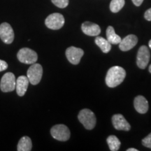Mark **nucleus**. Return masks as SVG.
Wrapping results in <instances>:
<instances>
[{
    "instance_id": "obj_1",
    "label": "nucleus",
    "mask_w": 151,
    "mask_h": 151,
    "mask_svg": "<svg viewBox=\"0 0 151 151\" xmlns=\"http://www.w3.org/2000/svg\"><path fill=\"white\" fill-rule=\"evenodd\" d=\"M126 71L123 68L119 66H114L110 68L106 76V83L109 88H116L124 80Z\"/></svg>"
},
{
    "instance_id": "obj_2",
    "label": "nucleus",
    "mask_w": 151,
    "mask_h": 151,
    "mask_svg": "<svg viewBox=\"0 0 151 151\" xmlns=\"http://www.w3.org/2000/svg\"><path fill=\"white\" fill-rule=\"evenodd\" d=\"M78 118L87 129H92L95 127L97 119L94 113L90 109H85L81 110L78 113Z\"/></svg>"
},
{
    "instance_id": "obj_3",
    "label": "nucleus",
    "mask_w": 151,
    "mask_h": 151,
    "mask_svg": "<svg viewBox=\"0 0 151 151\" xmlns=\"http://www.w3.org/2000/svg\"><path fill=\"white\" fill-rule=\"evenodd\" d=\"M43 68L39 64L34 63L30 66L27 72V77L31 84L37 85L39 83L42 78Z\"/></svg>"
},
{
    "instance_id": "obj_4",
    "label": "nucleus",
    "mask_w": 151,
    "mask_h": 151,
    "mask_svg": "<svg viewBox=\"0 0 151 151\" xmlns=\"http://www.w3.org/2000/svg\"><path fill=\"white\" fill-rule=\"evenodd\" d=\"M19 61L27 65H32L37 61L38 55L35 50L28 48H22L17 54Z\"/></svg>"
},
{
    "instance_id": "obj_5",
    "label": "nucleus",
    "mask_w": 151,
    "mask_h": 151,
    "mask_svg": "<svg viewBox=\"0 0 151 151\" xmlns=\"http://www.w3.org/2000/svg\"><path fill=\"white\" fill-rule=\"evenodd\" d=\"M50 134L55 139L60 141H68L70 138V131L65 124H56L50 129Z\"/></svg>"
},
{
    "instance_id": "obj_6",
    "label": "nucleus",
    "mask_w": 151,
    "mask_h": 151,
    "mask_svg": "<svg viewBox=\"0 0 151 151\" xmlns=\"http://www.w3.org/2000/svg\"><path fill=\"white\" fill-rule=\"evenodd\" d=\"M45 24L46 27L50 29H60L65 24V18L62 14L54 13L47 17L45 20Z\"/></svg>"
},
{
    "instance_id": "obj_7",
    "label": "nucleus",
    "mask_w": 151,
    "mask_h": 151,
    "mask_svg": "<svg viewBox=\"0 0 151 151\" xmlns=\"http://www.w3.org/2000/svg\"><path fill=\"white\" fill-rule=\"evenodd\" d=\"M16 79L15 75L11 72H7L3 76L0 83V88L4 92L14 91L16 89Z\"/></svg>"
},
{
    "instance_id": "obj_8",
    "label": "nucleus",
    "mask_w": 151,
    "mask_h": 151,
    "mask_svg": "<svg viewBox=\"0 0 151 151\" xmlns=\"http://www.w3.org/2000/svg\"><path fill=\"white\" fill-rule=\"evenodd\" d=\"M150 54L148 48L146 46H142L139 48L138 50L137 57V66L141 69H146L148 62L150 61Z\"/></svg>"
},
{
    "instance_id": "obj_9",
    "label": "nucleus",
    "mask_w": 151,
    "mask_h": 151,
    "mask_svg": "<svg viewBox=\"0 0 151 151\" xmlns=\"http://www.w3.org/2000/svg\"><path fill=\"white\" fill-rule=\"evenodd\" d=\"M0 38L6 44H10L14 40V29L7 22H3L0 24Z\"/></svg>"
},
{
    "instance_id": "obj_10",
    "label": "nucleus",
    "mask_w": 151,
    "mask_h": 151,
    "mask_svg": "<svg viewBox=\"0 0 151 151\" xmlns=\"http://www.w3.org/2000/svg\"><path fill=\"white\" fill-rule=\"evenodd\" d=\"M83 54V50L74 46L69 47L66 50V57L67 60L70 63L74 65H78L80 62Z\"/></svg>"
},
{
    "instance_id": "obj_11",
    "label": "nucleus",
    "mask_w": 151,
    "mask_h": 151,
    "mask_svg": "<svg viewBox=\"0 0 151 151\" xmlns=\"http://www.w3.org/2000/svg\"><path fill=\"white\" fill-rule=\"evenodd\" d=\"M112 123L113 127L118 130L128 132L131 129V126L124 116L121 114H116L112 117Z\"/></svg>"
},
{
    "instance_id": "obj_12",
    "label": "nucleus",
    "mask_w": 151,
    "mask_h": 151,
    "mask_svg": "<svg viewBox=\"0 0 151 151\" xmlns=\"http://www.w3.org/2000/svg\"><path fill=\"white\" fill-rule=\"evenodd\" d=\"M81 29L85 35L90 37H96L101 33V29L97 24L91 22H85L81 25Z\"/></svg>"
},
{
    "instance_id": "obj_13",
    "label": "nucleus",
    "mask_w": 151,
    "mask_h": 151,
    "mask_svg": "<svg viewBox=\"0 0 151 151\" xmlns=\"http://www.w3.org/2000/svg\"><path fill=\"white\" fill-rule=\"evenodd\" d=\"M138 39L135 35H130L124 37L119 43V48L122 51H128L137 44Z\"/></svg>"
},
{
    "instance_id": "obj_14",
    "label": "nucleus",
    "mask_w": 151,
    "mask_h": 151,
    "mask_svg": "<svg viewBox=\"0 0 151 151\" xmlns=\"http://www.w3.org/2000/svg\"><path fill=\"white\" fill-rule=\"evenodd\" d=\"M29 83V81L28 80L27 77L25 76H20L17 78L16 82V89L18 96L22 97L24 95L25 92H27Z\"/></svg>"
},
{
    "instance_id": "obj_15",
    "label": "nucleus",
    "mask_w": 151,
    "mask_h": 151,
    "mask_svg": "<svg viewBox=\"0 0 151 151\" xmlns=\"http://www.w3.org/2000/svg\"><path fill=\"white\" fill-rule=\"evenodd\" d=\"M134 106L136 111L141 114H144L148 111V102L143 96L136 97L134 101Z\"/></svg>"
},
{
    "instance_id": "obj_16",
    "label": "nucleus",
    "mask_w": 151,
    "mask_h": 151,
    "mask_svg": "<svg viewBox=\"0 0 151 151\" xmlns=\"http://www.w3.org/2000/svg\"><path fill=\"white\" fill-rule=\"evenodd\" d=\"M107 40L111 44H118L121 41V38L115 32V29L112 26H109L106 29Z\"/></svg>"
},
{
    "instance_id": "obj_17",
    "label": "nucleus",
    "mask_w": 151,
    "mask_h": 151,
    "mask_svg": "<svg viewBox=\"0 0 151 151\" xmlns=\"http://www.w3.org/2000/svg\"><path fill=\"white\" fill-rule=\"evenodd\" d=\"M32 148V143L29 137H23L19 141L17 150L18 151H30Z\"/></svg>"
},
{
    "instance_id": "obj_18",
    "label": "nucleus",
    "mask_w": 151,
    "mask_h": 151,
    "mask_svg": "<svg viewBox=\"0 0 151 151\" xmlns=\"http://www.w3.org/2000/svg\"><path fill=\"white\" fill-rule=\"evenodd\" d=\"M95 43L99 47L101 51L104 53H108L111 49V44L107 39L101 37H97L95 39Z\"/></svg>"
},
{
    "instance_id": "obj_19",
    "label": "nucleus",
    "mask_w": 151,
    "mask_h": 151,
    "mask_svg": "<svg viewBox=\"0 0 151 151\" xmlns=\"http://www.w3.org/2000/svg\"><path fill=\"white\" fill-rule=\"evenodd\" d=\"M106 141L111 151H117L119 150L120 147V141L118 139V137L114 135H111L107 138Z\"/></svg>"
},
{
    "instance_id": "obj_20",
    "label": "nucleus",
    "mask_w": 151,
    "mask_h": 151,
    "mask_svg": "<svg viewBox=\"0 0 151 151\" xmlns=\"http://www.w3.org/2000/svg\"><path fill=\"white\" fill-rule=\"evenodd\" d=\"M124 4V0H112L110 4V10L113 13H118L123 8Z\"/></svg>"
},
{
    "instance_id": "obj_21",
    "label": "nucleus",
    "mask_w": 151,
    "mask_h": 151,
    "mask_svg": "<svg viewBox=\"0 0 151 151\" xmlns=\"http://www.w3.org/2000/svg\"><path fill=\"white\" fill-rule=\"evenodd\" d=\"M51 1L54 5L60 9L66 8L69 4V0H51Z\"/></svg>"
},
{
    "instance_id": "obj_22",
    "label": "nucleus",
    "mask_w": 151,
    "mask_h": 151,
    "mask_svg": "<svg viewBox=\"0 0 151 151\" xmlns=\"http://www.w3.org/2000/svg\"><path fill=\"white\" fill-rule=\"evenodd\" d=\"M142 144L145 147L151 148V133L144 138L142 140Z\"/></svg>"
},
{
    "instance_id": "obj_23",
    "label": "nucleus",
    "mask_w": 151,
    "mask_h": 151,
    "mask_svg": "<svg viewBox=\"0 0 151 151\" xmlns=\"http://www.w3.org/2000/svg\"><path fill=\"white\" fill-rule=\"evenodd\" d=\"M8 68V64L4 60H0V71H3L6 70Z\"/></svg>"
},
{
    "instance_id": "obj_24",
    "label": "nucleus",
    "mask_w": 151,
    "mask_h": 151,
    "mask_svg": "<svg viewBox=\"0 0 151 151\" xmlns=\"http://www.w3.org/2000/svg\"><path fill=\"white\" fill-rule=\"evenodd\" d=\"M144 18L146 20H148V21H151V8L147 10L145 12Z\"/></svg>"
},
{
    "instance_id": "obj_25",
    "label": "nucleus",
    "mask_w": 151,
    "mask_h": 151,
    "mask_svg": "<svg viewBox=\"0 0 151 151\" xmlns=\"http://www.w3.org/2000/svg\"><path fill=\"white\" fill-rule=\"evenodd\" d=\"M132 1L135 6H141V4L143 3V0H132Z\"/></svg>"
},
{
    "instance_id": "obj_26",
    "label": "nucleus",
    "mask_w": 151,
    "mask_h": 151,
    "mask_svg": "<svg viewBox=\"0 0 151 151\" xmlns=\"http://www.w3.org/2000/svg\"><path fill=\"white\" fill-rule=\"evenodd\" d=\"M127 151H138V150H137V149H136V148H129V149H127Z\"/></svg>"
},
{
    "instance_id": "obj_27",
    "label": "nucleus",
    "mask_w": 151,
    "mask_h": 151,
    "mask_svg": "<svg viewBox=\"0 0 151 151\" xmlns=\"http://www.w3.org/2000/svg\"><path fill=\"white\" fill-rule=\"evenodd\" d=\"M148 45H149V47H150V48L151 49V40H150V41H149Z\"/></svg>"
},
{
    "instance_id": "obj_28",
    "label": "nucleus",
    "mask_w": 151,
    "mask_h": 151,
    "mask_svg": "<svg viewBox=\"0 0 151 151\" xmlns=\"http://www.w3.org/2000/svg\"><path fill=\"white\" fill-rule=\"evenodd\" d=\"M149 71H150V73H151V65H150V67H149Z\"/></svg>"
}]
</instances>
